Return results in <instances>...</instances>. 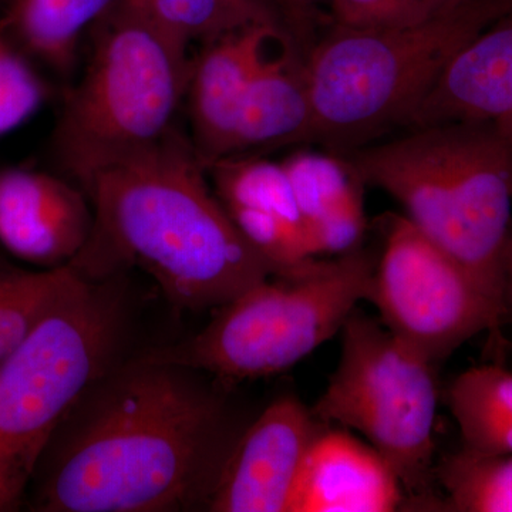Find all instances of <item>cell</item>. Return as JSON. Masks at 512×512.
<instances>
[{"label": "cell", "instance_id": "cell-1", "mask_svg": "<svg viewBox=\"0 0 512 512\" xmlns=\"http://www.w3.org/2000/svg\"><path fill=\"white\" fill-rule=\"evenodd\" d=\"M235 386L146 352L124 357L56 427L30 481V510L210 511L254 419Z\"/></svg>", "mask_w": 512, "mask_h": 512}, {"label": "cell", "instance_id": "cell-2", "mask_svg": "<svg viewBox=\"0 0 512 512\" xmlns=\"http://www.w3.org/2000/svg\"><path fill=\"white\" fill-rule=\"evenodd\" d=\"M205 174L177 128L97 171L82 187L93 208L92 234L67 265L96 281L143 269L171 305L192 312L221 308L279 275L239 231Z\"/></svg>", "mask_w": 512, "mask_h": 512}, {"label": "cell", "instance_id": "cell-3", "mask_svg": "<svg viewBox=\"0 0 512 512\" xmlns=\"http://www.w3.org/2000/svg\"><path fill=\"white\" fill-rule=\"evenodd\" d=\"M345 158L363 184L399 202L404 217L463 266L505 318L511 138L483 124L451 121L409 128Z\"/></svg>", "mask_w": 512, "mask_h": 512}, {"label": "cell", "instance_id": "cell-4", "mask_svg": "<svg viewBox=\"0 0 512 512\" xmlns=\"http://www.w3.org/2000/svg\"><path fill=\"white\" fill-rule=\"evenodd\" d=\"M134 313L124 274L96 281L74 271L52 308L0 362V512L22 507L60 421L90 384L130 356Z\"/></svg>", "mask_w": 512, "mask_h": 512}, {"label": "cell", "instance_id": "cell-5", "mask_svg": "<svg viewBox=\"0 0 512 512\" xmlns=\"http://www.w3.org/2000/svg\"><path fill=\"white\" fill-rule=\"evenodd\" d=\"M510 0H447L429 18L392 28H332L306 55L311 86L309 141L336 153L404 127L458 50Z\"/></svg>", "mask_w": 512, "mask_h": 512}, {"label": "cell", "instance_id": "cell-6", "mask_svg": "<svg viewBox=\"0 0 512 512\" xmlns=\"http://www.w3.org/2000/svg\"><path fill=\"white\" fill-rule=\"evenodd\" d=\"M92 55L67 94L53 151L70 177L93 174L154 146L174 130L187 96L188 49L119 0L96 23Z\"/></svg>", "mask_w": 512, "mask_h": 512}, {"label": "cell", "instance_id": "cell-7", "mask_svg": "<svg viewBox=\"0 0 512 512\" xmlns=\"http://www.w3.org/2000/svg\"><path fill=\"white\" fill-rule=\"evenodd\" d=\"M375 266L363 248L316 259L242 292L197 335L146 353L229 383L278 375L342 332L357 305L369 302Z\"/></svg>", "mask_w": 512, "mask_h": 512}, {"label": "cell", "instance_id": "cell-8", "mask_svg": "<svg viewBox=\"0 0 512 512\" xmlns=\"http://www.w3.org/2000/svg\"><path fill=\"white\" fill-rule=\"evenodd\" d=\"M340 335L338 367L313 414L322 423L365 437L399 477L406 505L444 510L433 490L436 367L359 309Z\"/></svg>", "mask_w": 512, "mask_h": 512}, {"label": "cell", "instance_id": "cell-9", "mask_svg": "<svg viewBox=\"0 0 512 512\" xmlns=\"http://www.w3.org/2000/svg\"><path fill=\"white\" fill-rule=\"evenodd\" d=\"M369 302L384 328L436 367L468 340L504 323L474 279L404 215L384 221Z\"/></svg>", "mask_w": 512, "mask_h": 512}, {"label": "cell", "instance_id": "cell-10", "mask_svg": "<svg viewBox=\"0 0 512 512\" xmlns=\"http://www.w3.org/2000/svg\"><path fill=\"white\" fill-rule=\"evenodd\" d=\"M322 421L293 394L248 424L212 497L211 512H289L296 481Z\"/></svg>", "mask_w": 512, "mask_h": 512}, {"label": "cell", "instance_id": "cell-11", "mask_svg": "<svg viewBox=\"0 0 512 512\" xmlns=\"http://www.w3.org/2000/svg\"><path fill=\"white\" fill-rule=\"evenodd\" d=\"M207 171L231 220L279 275L318 259L282 163L241 154L215 161Z\"/></svg>", "mask_w": 512, "mask_h": 512}, {"label": "cell", "instance_id": "cell-12", "mask_svg": "<svg viewBox=\"0 0 512 512\" xmlns=\"http://www.w3.org/2000/svg\"><path fill=\"white\" fill-rule=\"evenodd\" d=\"M86 195L56 175L0 173V244L46 269L70 264L89 241L93 208Z\"/></svg>", "mask_w": 512, "mask_h": 512}, {"label": "cell", "instance_id": "cell-13", "mask_svg": "<svg viewBox=\"0 0 512 512\" xmlns=\"http://www.w3.org/2000/svg\"><path fill=\"white\" fill-rule=\"evenodd\" d=\"M451 121L483 124L512 140V12L458 50L404 127Z\"/></svg>", "mask_w": 512, "mask_h": 512}, {"label": "cell", "instance_id": "cell-14", "mask_svg": "<svg viewBox=\"0 0 512 512\" xmlns=\"http://www.w3.org/2000/svg\"><path fill=\"white\" fill-rule=\"evenodd\" d=\"M281 26L259 25L204 43L191 64L188 113L191 143L205 168L231 156L242 99L256 67L279 37Z\"/></svg>", "mask_w": 512, "mask_h": 512}, {"label": "cell", "instance_id": "cell-15", "mask_svg": "<svg viewBox=\"0 0 512 512\" xmlns=\"http://www.w3.org/2000/svg\"><path fill=\"white\" fill-rule=\"evenodd\" d=\"M382 454L343 427L323 424L305 458L289 512H392L406 505Z\"/></svg>", "mask_w": 512, "mask_h": 512}, {"label": "cell", "instance_id": "cell-16", "mask_svg": "<svg viewBox=\"0 0 512 512\" xmlns=\"http://www.w3.org/2000/svg\"><path fill=\"white\" fill-rule=\"evenodd\" d=\"M271 49L242 99L231 156L309 143L312 100L306 55L293 37L282 40L278 50Z\"/></svg>", "mask_w": 512, "mask_h": 512}, {"label": "cell", "instance_id": "cell-17", "mask_svg": "<svg viewBox=\"0 0 512 512\" xmlns=\"http://www.w3.org/2000/svg\"><path fill=\"white\" fill-rule=\"evenodd\" d=\"M316 254L339 256L362 248L365 184L345 157L299 151L281 161Z\"/></svg>", "mask_w": 512, "mask_h": 512}, {"label": "cell", "instance_id": "cell-18", "mask_svg": "<svg viewBox=\"0 0 512 512\" xmlns=\"http://www.w3.org/2000/svg\"><path fill=\"white\" fill-rule=\"evenodd\" d=\"M447 404L471 453L512 454V372L498 365L470 367L451 382Z\"/></svg>", "mask_w": 512, "mask_h": 512}, {"label": "cell", "instance_id": "cell-19", "mask_svg": "<svg viewBox=\"0 0 512 512\" xmlns=\"http://www.w3.org/2000/svg\"><path fill=\"white\" fill-rule=\"evenodd\" d=\"M127 3L187 49L192 42H211L251 26L286 29L284 19L269 0H127Z\"/></svg>", "mask_w": 512, "mask_h": 512}, {"label": "cell", "instance_id": "cell-20", "mask_svg": "<svg viewBox=\"0 0 512 512\" xmlns=\"http://www.w3.org/2000/svg\"><path fill=\"white\" fill-rule=\"evenodd\" d=\"M119 0H16L8 25L33 56L66 70L72 66L84 30Z\"/></svg>", "mask_w": 512, "mask_h": 512}, {"label": "cell", "instance_id": "cell-21", "mask_svg": "<svg viewBox=\"0 0 512 512\" xmlns=\"http://www.w3.org/2000/svg\"><path fill=\"white\" fill-rule=\"evenodd\" d=\"M444 511L512 512V454H448L436 466Z\"/></svg>", "mask_w": 512, "mask_h": 512}, {"label": "cell", "instance_id": "cell-22", "mask_svg": "<svg viewBox=\"0 0 512 512\" xmlns=\"http://www.w3.org/2000/svg\"><path fill=\"white\" fill-rule=\"evenodd\" d=\"M73 275L70 265L39 272L0 269V362L32 332Z\"/></svg>", "mask_w": 512, "mask_h": 512}, {"label": "cell", "instance_id": "cell-23", "mask_svg": "<svg viewBox=\"0 0 512 512\" xmlns=\"http://www.w3.org/2000/svg\"><path fill=\"white\" fill-rule=\"evenodd\" d=\"M45 99L42 79L22 53L0 35V136L25 123Z\"/></svg>", "mask_w": 512, "mask_h": 512}, {"label": "cell", "instance_id": "cell-24", "mask_svg": "<svg viewBox=\"0 0 512 512\" xmlns=\"http://www.w3.org/2000/svg\"><path fill=\"white\" fill-rule=\"evenodd\" d=\"M447 0H330V23L348 28H392L429 18Z\"/></svg>", "mask_w": 512, "mask_h": 512}, {"label": "cell", "instance_id": "cell-25", "mask_svg": "<svg viewBox=\"0 0 512 512\" xmlns=\"http://www.w3.org/2000/svg\"><path fill=\"white\" fill-rule=\"evenodd\" d=\"M284 19L286 29L308 55L315 45L316 28L322 20L318 6L312 0H269Z\"/></svg>", "mask_w": 512, "mask_h": 512}, {"label": "cell", "instance_id": "cell-26", "mask_svg": "<svg viewBox=\"0 0 512 512\" xmlns=\"http://www.w3.org/2000/svg\"><path fill=\"white\" fill-rule=\"evenodd\" d=\"M504 309L505 316L512 313V228L504 259Z\"/></svg>", "mask_w": 512, "mask_h": 512}, {"label": "cell", "instance_id": "cell-27", "mask_svg": "<svg viewBox=\"0 0 512 512\" xmlns=\"http://www.w3.org/2000/svg\"><path fill=\"white\" fill-rule=\"evenodd\" d=\"M312 2L319 8L320 5L329 6L330 0H312Z\"/></svg>", "mask_w": 512, "mask_h": 512}, {"label": "cell", "instance_id": "cell-28", "mask_svg": "<svg viewBox=\"0 0 512 512\" xmlns=\"http://www.w3.org/2000/svg\"><path fill=\"white\" fill-rule=\"evenodd\" d=\"M9 266H10L9 264H6L5 259L0 258V269L9 268Z\"/></svg>", "mask_w": 512, "mask_h": 512}, {"label": "cell", "instance_id": "cell-29", "mask_svg": "<svg viewBox=\"0 0 512 512\" xmlns=\"http://www.w3.org/2000/svg\"><path fill=\"white\" fill-rule=\"evenodd\" d=\"M511 6H512V0H510Z\"/></svg>", "mask_w": 512, "mask_h": 512}]
</instances>
